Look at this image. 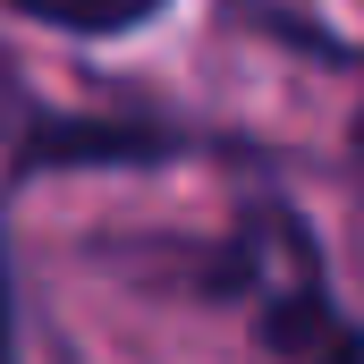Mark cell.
<instances>
[{
	"label": "cell",
	"mask_w": 364,
	"mask_h": 364,
	"mask_svg": "<svg viewBox=\"0 0 364 364\" xmlns=\"http://www.w3.org/2000/svg\"><path fill=\"white\" fill-rule=\"evenodd\" d=\"M170 153H178V136L136 127V119H60L17 144L26 170H119V161H170Z\"/></svg>",
	"instance_id": "cell-1"
},
{
	"label": "cell",
	"mask_w": 364,
	"mask_h": 364,
	"mask_svg": "<svg viewBox=\"0 0 364 364\" xmlns=\"http://www.w3.org/2000/svg\"><path fill=\"white\" fill-rule=\"evenodd\" d=\"M0 9H17L26 26L77 34V43H110V34H136V26H153L170 0H0Z\"/></svg>",
	"instance_id": "cell-2"
},
{
	"label": "cell",
	"mask_w": 364,
	"mask_h": 364,
	"mask_svg": "<svg viewBox=\"0 0 364 364\" xmlns=\"http://www.w3.org/2000/svg\"><path fill=\"white\" fill-rule=\"evenodd\" d=\"M0 364H17V279H9V237H0Z\"/></svg>",
	"instance_id": "cell-3"
}]
</instances>
